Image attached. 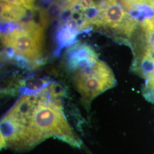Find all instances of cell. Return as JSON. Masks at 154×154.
<instances>
[{"label": "cell", "instance_id": "6da1fadb", "mask_svg": "<svg viewBox=\"0 0 154 154\" xmlns=\"http://www.w3.org/2000/svg\"><path fill=\"white\" fill-rule=\"evenodd\" d=\"M44 29L33 20L1 23V39L6 54L27 66L43 63Z\"/></svg>", "mask_w": 154, "mask_h": 154}, {"label": "cell", "instance_id": "7a4b0ae2", "mask_svg": "<svg viewBox=\"0 0 154 154\" xmlns=\"http://www.w3.org/2000/svg\"><path fill=\"white\" fill-rule=\"evenodd\" d=\"M50 137L58 138L76 147L81 145L80 139L67 121L63 109L40 98L26 127V148H32Z\"/></svg>", "mask_w": 154, "mask_h": 154}, {"label": "cell", "instance_id": "3957f363", "mask_svg": "<svg viewBox=\"0 0 154 154\" xmlns=\"http://www.w3.org/2000/svg\"><path fill=\"white\" fill-rule=\"evenodd\" d=\"M72 74L74 86L86 106L100 94L116 84L112 70L106 63L99 60L93 66Z\"/></svg>", "mask_w": 154, "mask_h": 154}, {"label": "cell", "instance_id": "277c9868", "mask_svg": "<svg viewBox=\"0 0 154 154\" xmlns=\"http://www.w3.org/2000/svg\"><path fill=\"white\" fill-rule=\"evenodd\" d=\"M138 23L118 0H99L98 14L93 28L105 30L122 39L131 35Z\"/></svg>", "mask_w": 154, "mask_h": 154}, {"label": "cell", "instance_id": "5b68a950", "mask_svg": "<svg viewBox=\"0 0 154 154\" xmlns=\"http://www.w3.org/2000/svg\"><path fill=\"white\" fill-rule=\"evenodd\" d=\"M98 60L95 50L90 45L81 42L69 47L65 55L66 67L72 73L93 66Z\"/></svg>", "mask_w": 154, "mask_h": 154}, {"label": "cell", "instance_id": "8992f818", "mask_svg": "<svg viewBox=\"0 0 154 154\" xmlns=\"http://www.w3.org/2000/svg\"><path fill=\"white\" fill-rule=\"evenodd\" d=\"M80 1L52 0L46 6L39 9L40 24L46 29L53 22L60 19L65 13L72 10Z\"/></svg>", "mask_w": 154, "mask_h": 154}, {"label": "cell", "instance_id": "52a82bcc", "mask_svg": "<svg viewBox=\"0 0 154 154\" xmlns=\"http://www.w3.org/2000/svg\"><path fill=\"white\" fill-rule=\"evenodd\" d=\"M30 11L21 6L1 1V22H21L24 21Z\"/></svg>", "mask_w": 154, "mask_h": 154}, {"label": "cell", "instance_id": "ba28073f", "mask_svg": "<svg viewBox=\"0 0 154 154\" xmlns=\"http://www.w3.org/2000/svg\"><path fill=\"white\" fill-rule=\"evenodd\" d=\"M1 1L21 6L26 8L31 12H33L37 9V7L35 6L36 0H1Z\"/></svg>", "mask_w": 154, "mask_h": 154}, {"label": "cell", "instance_id": "9c48e42d", "mask_svg": "<svg viewBox=\"0 0 154 154\" xmlns=\"http://www.w3.org/2000/svg\"><path fill=\"white\" fill-rule=\"evenodd\" d=\"M123 8L126 11L132 13L138 6H141L140 0H118Z\"/></svg>", "mask_w": 154, "mask_h": 154}, {"label": "cell", "instance_id": "30bf717a", "mask_svg": "<svg viewBox=\"0 0 154 154\" xmlns=\"http://www.w3.org/2000/svg\"><path fill=\"white\" fill-rule=\"evenodd\" d=\"M143 30L145 32L146 50L154 52V29Z\"/></svg>", "mask_w": 154, "mask_h": 154}, {"label": "cell", "instance_id": "8fae6325", "mask_svg": "<svg viewBox=\"0 0 154 154\" xmlns=\"http://www.w3.org/2000/svg\"><path fill=\"white\" fill-rule=\"evenodd\" d=\"M145 95L149 97V100L154 101V85L147 83Z\"/></svg>", "mask_w": 154, "mask_h": 154}, {"label": "cell", "instance_id": "7c38bea8", "mask_svg": "<svg viewBox=\"0 0 154 154\" xmlns=\"http://www.w3.org/2000/svg\"><path fill=\"white\" fill-rule=\"evenodd\" d=\"M141 6H146L154 10V0H140Z\"/></svg>", "mask_w": 154, "mask_h": 154}, {"label": "cell", "instance_id": "4fadbf2b", "mask_svg": "<svg viewBox=\"0 0 154 154\" xmlns=\"http://www.w3.org/2000/svg\"><path fill=\"white\" fill-rule=\"evenodd\" d=\"M52 0H43V1L45 2H50V1H51Z\"/></svg>", "mask_w": 154, "mask_h": 154}]
</instances>
